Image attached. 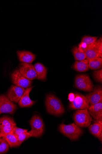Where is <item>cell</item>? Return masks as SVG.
<instances>
[{
  "mask_svg": "<svg viewBox=\"0 0 102 154\" xmlns=\"http://www.w3.org/2000/svg\"><path fill=\"white\" fill-rule=\"evenodd\" d=\"M19 67L20 73L29 80L32 81L37 78V74L33 64L21 62Z\"/></svg>",
  "mask_w": 102,
  "mask_h": 154,
  "instance_id": "9",
  "label": "cell"
},
{
  "mask_svg": "<svg viewBox=\"0 0 102 154\" xmlns=\"http://www.w3.org/2000/svg\"><path fill=\"white\" fill-rule=\"evenodd\" d=\"M34 87H28L25 89L19 102V106L21 107H30L36 102L30 99L29 94Z\"/></svg>",
  "mask_w": 102,
  "mask_h": 154,
  "instance_id": "12",
  "label": "cell"
},
{
  "mask_svg": "<svg viewBox=\"0 0 102 154\" xmlns=\"http://www.w3.org/2000/svg\"><path fill=\"white\" fill-rule=\"evenodd\" d=\"M11 78L12 82L16 86L25 88L32 85V81L21 74L19 68L16 69L12 73Z\"/></svg>",
  "mask_w": 102,
  "mask_h": 154,
  "instance_id": "6",
  "label": "cell"
},
{
  "mask_svg": "<svg viewBox=\"0 0 102 154\" xmlns=\"http://www.w3.org/2000/svg\"><path fill=\"white\" fill-rule=\"evenodd\" d=\"M98 49V50L99 57L100 58H102V38H100L98 39L97 40Z\"/></svg>",
  "mask_w": 102,
  "mask_h": 154,
  "instance_id": "28",
  "label": "cell"
},
{
  "mask_svg": "<svg viewBox=\"0 0 102 154\" xmlns=\"http://www.w3.org/2000/svg\"><path fill=\"white\" fill-rule=\"evenodd\" d=\"M72 53L75 60L77 61H80L86 59V56L83 51L79 50L78 46L73 48Z\"/></svg>",
  "mask_w": 102,
  "mask_h": 154,
  "instance_id": "22",
  "label": "cell"
},
{
  "mask_svg": "<svg viewBox=\"0 0 102 154\" xmlns=\"http://www.w3.org/2000/svg\"><path fill=\"white\" fill-rule=\"evenodd\" d=\"M16 123L11 118L4 116L0 118V127L3 126H10L16 125Z\"/></svg>",
  "mask_w": 102,
  "mask_h": 154,
  "instance_id": "23",
  "label": "cell"
},
{
  "mask_svg": "<svg viewBox=\"0 0 102 154\" xmlns=\"http://www.w3.org/2000/svg\"><path fill=\"white\" fill-rule=\"evenodd\" d=\"M16 136L21 144L29 138L31 137V134L28 132Z\"/></svg>",
  "mask_w": 102,
  "mask_h": 154,
  "instance_id": "25",
  "label": "cell"
},
{
  "mask_svg": "<svg viewBox=\"0 0 102 154\" xmlns=\"http://www.w3.org/2000/svg\"><path fill=\"white\" fill-rule=\"evenodd\" d=\"M31 130L28 132L31 137L38 138L42 136L45 131V126L43 120L39 116L34 115L30 121Z\"/></svg>",
  "mask_w": 102,
  "mask_h": 154,
  "instance_id": "4",
  "label": "cell"
},
{
  "mask_svg": "<svg viewBox=\"0 0 102 154\" xmlns=\"http://www.w3.org/2000/svg\"><path fill=\"white\" fill-rule=\"evenodd\" d=\"M37 74V79L44 81L46 79L47 69L46 67L39 63H37L34 65Z\"/></svg>",
  "mask_w": 102,
  "mask_h": 154,
  "instance_id": "16",
  "label": "cell"
},
{
  "mask_svg": "<svg viewBox=\"0 0 102 154\" xmlns=\"http://www.w3.org/2000/svg\"><path fill=\"white\" fill-rule=\"evenodd\" d=\"M98 139L102 143V133H101L100 135L98 137Z\"/></svg>",
  "mask_w": 102,
  "mask_h": 154,
  "instance_id": "30",
  "label": "cell"
},
{
  "mask_svg": "<svg viewBox=\"0 0 102 154\" xmlns=\"http://www.w3.org/2000/svg\"><path fill=\"white\" fill-rule=\"evenodd\" d=\"M59 130L71 140H76L83 133V130L74 123L68 125L62 123L59 125Z\"/></svg>",
  "mask_w": 102,
  "mask_h": 154,
  "instance_id": "2",
  "label": "cell"
},
{
  "mask_svg": "<svg viewBox=\"0 0 102 154\" xmlns=\"http://www.w3.org/2000/svg\"><path fill=\"white\" fill-rule=\"evenodd\" d=\"M89 60V67L92 70H98L101 68L102 58H96Z\"/></svg>",
  "mask_w": 102,
  "mask_h": 154,
  "instance_id": "21",
  "label": "cell"
},
{
  "mask_svg": "<svg viewBox=\"0 0 102 154\" xmlns=\"http://www.w3.org/2000/svg\"><path fill=\"white\" fill-rule=\"evenodd\" d=\"M17 54L21 62L31 64L35 60L36 55L32 52L26 51H18Z\"/></svg>",
  "mask_w": 102,
  "mask_h": 154,
  "instance_id": "13",
  "label": "cell"
},
{
  "mask_svg": "<svg viewBox=\"0 0 102 154\" xmlns=\"http://www.w3.org/2000/svg\"><path fill=\"white\" fill-rule=\"evenodd\" d=\"M89 129L92 134L98 137L102 133V120H96L93 124L89 126Z\"/></svg>",
  "mask_w": 102,
  "mask_h": 154,
  "instance_id": "17",
  "label": "cell"
},
{
  "mask_svg": "<svg viewBox=\"0 0 102 154\" xmlns=\"http://www.w3.org/2000/svg\"><path fill=\"white\" fill-rule=\"evenodd\" d=\"M86 56V59L100 58L97 40L93 44L87 46L83 50Z\"/></svg>",
  "mask_w": 102,
  "mask_h": 154,
  "instance_id": "14",
  "label": "cell"
},
{
  "mask_svg": "<svg viewBox=\"0 0 102 154\" xmlns=\"http://www.w3.org/2000/svg\"><path fill=\"white\" fill-rule=\"evenodd\" d=\"M73 68L76 71L80 72L89 71V60L85 59L82 61H76L74 64Z\"/></svg>",
  "mask_w": 102,
  "mask_h": 154,
  "instance_id": "19",
  "label": "cell"
},
{
  "mask_svg": "<svg viewBox=\"0 0 102 154\" xmlns=\"http://www.w3.org/2000/svg\"><path fill=\"white\" fill-rule=\"evenodd\" d=\"M74 100L70 102L69 109L71 110L88 109L90 106L86 97L81 94L76 93Z\"/></svg>",
  "mask_w": 102,
  "mask_h": 154,
  "instance_id": "7",
  "label": "cell"
},
{
  "mask_svg": "<svg viewBox=\"0 0 102 154\" xmlns=\"http://www.w3.org/2000/svg\"><path fill=\"white\" fill-rule=\"evenodd\" d=\"M75 86L78 89L86 92H91L94 89L93 84L88 75H77L75 80Z\"/></svg>",
  "mask_w": 102,
  "mask_h": 154,
  "instance_id": "5",
  "label": "cell"
},
{
  "mask_svg": "<svg viewBox=\"0 0 102 154\" xmlns=\"http://www.w3.org/2000/svg\"><path fill=\"white\" fill-rule=\"evenodd\" d=\"M28 131V130L18 128L16 125L14 127L11 133L15 136H17L27 132Z\"/></svg>",
  "mask_w": 102,
  "mask_h": 154,
  "instance_id": "27",
  "label": "cell"
},
{
  "mask_svg": "<svg viewBox=\"0 0 102 154\" xmlns=\"http://www.w3.org/2000/svg\"><path fill=\"white\" fill-rule=\"evenodd\" d=\"M75 98V94L73 93H70L68 95V99L70 102L73 101Z\"/></svg>",
  "mask_w": 102,
  "mask_h": 154,
  "instance_id": "29",
  "label": "cell"
},
{
  "mask_svg": "<svg viewBox=\"0 0 102 154\" xmlns=\"http://www.w3.org/2000/svg\"><path fill=\"white\" fill-rule=\"evenodd\" d=\"M93 77L95 80L98 82H102V69L101 68L94 72Z\"/></svg>",
  "mask_w": 102,
  "mask_h": 154,
  "instance_id": "26",
  "label": "cell"
},
{
  "mask_svg": "<svg viewBox=\"0 0 102 154\" xmlns=\"http://www.w3.org/2000/svg\"><path fill=\"white\" fill-rule=\"evenodd\" d=\"M45 105L47 111L51 115L59 116L65 113V109L61 101L53 94L46 96Z\"/></svg>",
  "mask_w": 102,
  "mask_h": 154,
  "instance_id": "1",
  "label": "cell"
},
{
  "mask_svg": "<svg viewBox=\"0 0 102 154\" xmlns=\"http://www.w3.org/2000/svg\"><path fill=\"white\" fill-rule=\"evenodd\" d=\"M9 146L6 140L3 137H0V154L6 152L9 150Z\"/></svg>",
  "mask_w": 102,
  "mask_h": 154,
  "instance_id": "24",
  "label": "cell"
},
{
  "mask_svg": "<svg viewBox=\"0 0 102 154\" xmlns=\"http://www.w3.org/2000/svg\"><path fill=\"white\" fill-rule=\"evenodd\" d=\"M17 105L4 95H0V114L8 113L13 114L17 109Z\"/></svg>",
  "mask_w": 102,
  "mask_h": 154,
  "instance_id": "8",
  "label": "cell"
},
{
  "mask_svg": "<svg viewBox=\"0 0 102 154\" xmlns=\"http://www.w3.org/2000/svg\"><path fill=\"white\" fill-rule=\"evenodd\" d=\"M98 37L89 35L85 36L82 39L81 42L78 45L79 50H83L87 46L93 44L97 40Z\"/></svg>",
  "mask_w": 102,
  "mask_h": 154,
  "instance_id": "18",
  "label": "cell"
},
{
  "mask_svg": "<svg viewBox=\"0 0 102 154\" xmlns=\"http://www.w3.org/2000/svg\"><path fill=\"white\" fill-rule=\"evenodd\" d=\"M88 110L90 115L95 120H102V100L90 106Z\"/></svg>",
  "mask_w": 102,
  "mask_h": 154,
  "instance_id": "15",
  "label": "cell"
},
{
  "mask_svg": "<svg viewBox=\"0 0 102 154\" xmlns=\"http://www.w3.org/2000/svg\"><path fill=\"white\" fill-rule=\"evenodd\" d=\"M85 97L88 100L90 106L95 104L102 100V88L98 86L94 88L92 91L86 94Z\"/></svg>",
  "mask_w": 102,
  "mask_h": 154,
  "instance_id": "10",
  "label": "cell"
},
{
  "mask_svg": "<svg viewBox=\"0 0 102 154\" xmlns=\"http://www.w3.org/2000/svg\"><path fill=\"white\" fill-rule=\"evenodd\" d=\"M3 137L6 140L11 148L16 147L21 145L16 136L11 133L7 134Z\"/></svg>",
  "mask_w": 102,
  "mask_h": 154,
  "instance_id": "20",
  "label": "cell"
},
{
  "mask_svg": "<svg viewBox=\"0 0 102 154\" xmlns=\"http://www.w3.org/2000/svg\"><path fill=\"white\" fill-rule=\"evenodd\" d=\"M73 119L75 124L80 128L89 127L92 120L88 109H77L74 114Z\"/></svg>",
  "mask_w": 102,
  "mask_h": 154,
  "instance_id": "3",
  "label": "cell"
},
{
  "mask_svg": "<svg viewBox=\"0 0 102 154\" xmlns=\"http://www.w3.org/2000/svg\"><path fill=\"white\" fill-rule=\"evenodd\" d=\"M25 90L24 88L12 85L8 91L7 97L12 102L17 103L19 102Z\"/></svg>",
  "mask_w": 102,
  "mask_h": 154,
  "instance_id": "11",
  "label": "cell"
}]
</instances>
